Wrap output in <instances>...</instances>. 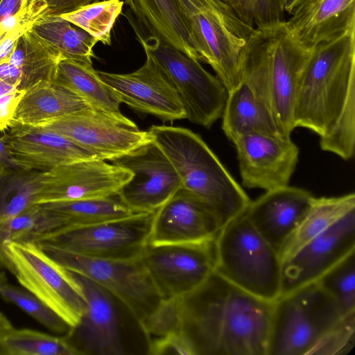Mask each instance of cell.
<instances>
[{
  "label": "cell",
  "instance_id": "cell-13",
  "mask_svg": "<svg viewBox=\"0 0 355 355\" xmlns=\"http://www.w3.org/2000/svg\"><path fill=\"white\" fill-rule=\"evenodd\" d=\"M37 126L66 137L104 161H112L153 140L149 131L141 130L122 114L94 108Z\"/></svg>",
  "mask_w": 355,
  "mask_h": 355
},
{
  "label": "cell",
  "instance_id": "cell-43",
  "mask_svg": "<svg viewBox=\"0 0 355 355\" xmlns=\"http://www.w3.org/2000/svg\"><path fill=\"white\" fill-rule=\"evenodd\" d=\"M24 91L15 90L0 96V130L6 131L15 124L14 114Z\"/></svg>",
  "mask_w": 355,
  "mask_h": 355
},
{
  "label": "cell",
  "instance_id": "cell-6",
  "mask_svg": "<svg viewBox=\"0 0 355 355\" xmlns=\"http://www.w3.org/2000/svg\"><path fill=\"white\" fill-rule=\"evenodd\" d=\"M345 314L317 282L281 295L273 304L267 355H309Z\"/></svg>",
  "mask_w": 355,
  "mask_h": 355
},
{
  "label": "cell",
  "instance_id": "cell-42",
  "mask_svg": "<svg viewBox=\"0 0 355 355\" xmlns=\"http://www.w3.org/2000/svg\"><path fill=\"white\" fill-rule=\"evenodd\" d=\"M148 353L154 355L182 354L193 355L192 348L182 331L170 335L148 345Z\"/></svg>",
  "mask_w": 355,
  "mask_h": 355
},
{
  "label": "cell",
  "instance_id": "cell-44",
  "mask_svg": "<svg viewBox=\"0 0 355 355\" xmlns=\"http://www.w3.org/2000/svg\"><path fill=\"white\" fill-rule=\"evenodd\" d=\"M48 5L46 15L60 16L98 0H44Z\"/></svg>",
  "mask_w": 355,
  "mask_h": 355
},
{
  "label": "cell",
  "instance_id": "cell-37",
  "mask_svg": "<svg viewBox=\"0 0 355 355\" xmlns=\"http://www.w3.org/2000/svg\"><path fill=\"white\" fill-rule=\"evenodd\" d=\"M316 282L334 298L345 313L355 311V251Z\"/></svg>",
  "mask_w": 355,
  "mask_h": 355
},
{
  "label": "cell",
  "instance_id": "cell-26",
  "mask_svg": "<svg viewBox=\"0 0 355 355\" xmlns=\"http://www.w3.org/2000/svg\"><path fill=\"white\" fill-rule=\"evenodd\" d=\"M91 108L67 87L55 81H44L24 91L15 109L14 121L15 123L38 125Z\"/></svg>",
  "mask_w": 355,
  "mask_h": 355
},
{
  "label": "cell",
  "instance_id": "cell-11",
  "mask_svg": "<svg viewBox=\"0 0 355 355\" xmlns=\"http://www.w3.org/2000/svg\"><path fill=\"white\" fill-rule=\"evenodd\" d=\"M153 214L141 213L89 225H70L35 242L89 257L135 259L140 257L148 243Z\"/></svg>",
  "mask_w": 355,
  "mask_h": 355
},
{
  "label": "cell",
  "instance_id": "cell-1",
  "mask_svg": "<svg viewBox=\"0 0 355 355\" xmlns=\"http://www.w3.org/2000/svg\"><path fill=\"white\" fill-rule=\"evenodd\" d=\"M178 304L181 330L193 355H267L274 302L214 271Z\"/></svg>",
  "mask_w": 355,
  "mask_h": 355
},
{
  "label": "cell",
  "instance_id": "cell-40",
  "mask_svg": "<svg viewBox=\"0 0 355 355\" xmlns=\"http://www.w3.org/2000/svg\"><path fill=\"white\" fill-rule=\"evenodd\" d=\"M148 345L181 332L178 298L163 300L156 311L140 324Z\"/></svg>",
  "mask_w": 355,
  "mask_h": 355
},
{
  "label": "cell",
  "instance_id": "cell-23",
  "mask_svg": "<svg viewBox=\"0 0 355 355\" xmlns=\"http://www.w3.org/2000/svg\"><path fill=\"white\" fill-rule=\"evenodd\" d=\"M315 198L304 189L288 185L266 191L254 201L251 200L243 213L280 255Z\"/></svg>",
  "mask_w": 355,
  "mask_h": 355
},
{
  "label": "cell",
  "instance_id": "cell-47",
  "mask_svg": "<svg viewBox=\"0 0 355 355\" xmlns=\"http://www.w3.org/2000/svg\"><path fill=\"white\" fill-rule=\"evenodd\" d=\"M0 164L4 167H16L12 163L2 137H0Z\"/></svg>",
  "mask_w": 355,
  "mask_h": 355
},
{
  "label": "cell",
  "instance_id": "cell-33",
  "mask_svg": "<svg viewBox=\"0 0 355 355\" xmlns=\"http://www.w3.org/2000/svg\"><path fill=\"white\" fill-rule=\"evenodd\" d=\"M62 215L70 225H89L128 218L137 212L116 195L41 204Z\"/></svg>",
  "mask_w": 355,
  "mask_h": 355
},
{
  "label": "cell",
  "instance_id": "cell-27",
  "mask_svg": "<svg viewBox=\"0 0 355 355\" xmlns=\"http://www.w3.org/2000/svg\"><path fill=\"white\" fill-rule=\"evenodd\" d=\"M64 55L31 30L17 40L6 60L20 76L18 90L25 91L44 81H54L57 67ZM4 62V61H3Z\"/></svg>",
  "mask_w": 355,
  "mask_h": 355
},
{
  "label": "cell",
  "instance_id": "cell-19",
  "mask_svg": "<svg viewBox=\"0 0 355 355\" xmlns=\"http://www.w3.org/2000/svg\"><path fill=\"white\" fill-rule=\"evenodd\" d=\"M146 55L144 64L132 73H97L116 93L120 102L135 111L155 116L164 121L186 119L176 90L152 58Z\"/></svg>",
  "mask_w": 355,
  "mask_h": 355
},
{
  "label": "cell",
  "instance_id": "cell-2",
  "mask_svg": "<svg viewBox=\"0 0 355 355\" xmlns=\"http://www.w3.org/2000/svg\"><path fill=\"white\" fill-rule=\"evenodd\" d=\"M294 128H307L320 148L345 160L355 149V29L311 49L297 90Z\"/></svg>",
  "mask_w": 355,
  "mask_h": 355
},
{
  "label": "cell",
  "instance_id": "cell-46",
  "mask_svg": "<svg viewBox=\"0 0 355 355\" xmlns=\"http://www.w3.org/2000/svg\"><path fill=\"white\" fill-rule=\"evenodd\" d=\"M14 329L10 321L2 314L0 316V345Z\"/></svg>",
  "mask_w": 355,
  "mask_h": 355
},
{
  "label": "cell",
  "instance_id": "cell-15",
  "mask_svg": "<svg viewBox=\"0 0 355 355\" xmlns=\"http://www.w3.org/2000/svg\"><path fill=\"white\" fill-rule=\"evenodd\" d=\"M111 162L132 173L117 196L137 212L155 213L182 187L174 166L153 140Z\"/></svg>",
  "mask_w": 355,
  "mask_h": 355
},
{
  "label": "cell",
  "instance_id": "cell-30",
  "mask_svg": "<svg viewBox=\"0 0 355 355\" xmlns=\"http://www.w3.org/2000/svg\"><path fill=\"white\" fill-rule=\"evenodd\" d=\"M67 226L66 219L56 211L41 204L29 206L0 225V266L9 270L10 264L4 249L6 241H37Z\"/></svg>",
  "mask_w": 355,
  "mask_h": 355
},
{
  "label": "cell",
  "instance_id": "cell-25",
  "mask_svg": "<svg viewBox=\"0 0 355 355\" xmlns=\"http://www.w3.org/2000/svg\"><path fill=\"white\" fill-rule=\"evenodd\" d=\"M150 35L200 62L189 23L177 0H125Z\"/></svg>",
  "mask_w": 355,
  "mask_h": 355
},
{
  "label": "cell",
  "instance_id": "cell-5",
  "mask_svg": "<svg viewBox=\"0 0 355 355\" xmlns=\"http://www.w3.org/2000/svg\"><path fill=\"white\" fill-rule=\"evenodd\" d=\"M189 23L200 61L209 64L230 92L241 83L248 40L255 31L220 0H177Z\"/></svg>",
  "mask_w": 355,
  "mask_h": 355
},
{
  "label": "cell",
  "instance_id": "cell-50",
  "mask_svg": "<svg viewBox=\"0 0 355 355\" xmlns=\"http://www.w3.org/2000/svg\"><path fill=\"white\" fill-rule=\"evenodd\" d=\"M7 282V278L5 272H0V286L4 283Z\"/></svg>",
  "mask_w": 355,
  "mask_h": 355
},
{
  "label": "cell",
  "instance_id": "cell-38",
  "mask_svg": "<svg viewBox=\"0 0 355 355\" xmlns=\"http://www.w3.org/2000/svg\"><path fill=\"white\" fill-rule=\"evenodd\" d=\"M245 24L263 28L283 21V0H220Z\"/></svg>",
  "mask_w": 355,
  "mask_h": 355
},
{
  "label": "cell",
  "instance_id": "cell-48",
  "mask_svg": "<svg viewBox=\"0 0 355 355\" xmlns=\"http://www.w3.org/2000/svg\"><path fill=\"white\" fill-rule=\"evenodd\" d=\"M306 0H283L284 12L293 15L295 11Z\"/></svg>",
  "mask_w": 355,
  "mask_h": 355
},
{
  "label": "cell",
  "instance_id": "cell-31",
  "mask_svg": "<svg viewBox=\"0 0 355 355\" xmlns=\"http://www.w3.org/2000/svg\"><path fill=\"white\" fill-rule=\"evenodd\" d=\"M46 171L0 164V225L35 204Z\"/></svg>",
  "mask_w": 355,
  "mask_h": 355
},
{
  "label": "cell",
  "instance_id": "cell-24",
  "mask_svg": "<svg viewBox=\"0 0 355 355\" xmlns=\"http://www.w3.org/2000/svg\"><path fill=\"white\" fill-rule=\"evenodd\" d=\"M286 24L304 48L355 29V0H306Z\"/></svg>",
  "mask_w": 355,
  "mask_h": 355
},
{
  "label": "cell",
  "instance_id": "cell-51",
  "mask_svg": "<svg viewBox=\"0 0 355 355\" xmlns=\"http://www.w3.org/2000/svg\"><path fill=\"white\" fill-rule=\"evenodd\" d=\"M2 315V313L0 312V316Z\"/></svg>",
  "mask_w": 355,
  "mask_h": 355
},
{
  "label": "cell",
  "instance_id": "cell-10",
  "mask_svg": "<svg viewBox=\"0 0 355 355\" xmlns=\"http://www.w3.org/2000/svg\"><path fill=\"white\" fill-rule=\"evenodd\" d=\"M221 118L223 130L232 143L248 132L282 135L272 107L266 57L255 31L245 46L241 83L228 92Z\"/></svg>",
  "mask_w": 355,
  "mask_h": 355
},
{
  "label": "cell",
  "instance_id": "cell-16",
  "mask_svg": "<svg viewBox=\"0 0 355 355\" xmlns=\"http://www.w3.org/2000/svg\"><path fill=\"white\" fill-rule=\"evenodd\" d=\"M233 144L243 187L266 191L289 185L300 154L291 137L248 132Z\"/></svg>",
  "mask_w": 355,
  "mask_h": 355
},
{
  "label": "cell",
  "instance_id": "cell-12",
  "mask_svg": "<svg viewBox=\"0 0 355 355\" xmlns=\"http://www.w3.org/2000/svg\"><path fill=\"white\" fill-rule=\"evenodd\" d=\"M215 239L198 243L146 245L140 259L163 300L188 295L215 271Z\"/></svg>",
  "mask_w": 355,
  "mask_h": 355
},
{
  "label": "cell",
  "instance_id": "cell-7",
  "mask_svg": "<svg viewBox=\"0 0 355 355\" xmlns=\"http://www.w3.org/2000/svg\"><path fill=\"white\" fill-rule=\"evenodd\" d=\"M137 40L176 90L186 119L209 128L221 118L228 92L220 80L208 72L200 61L161 39L144 37L135 29Z\"/></svg>",
  "mask_w": 355,
  "mask_h": 355
},
{
  "label": "cell",
  "instance_id": "cell-14",
  "mask_svg": "<svg viewBox=\"0 0 355 355\" xmlns=\"http://www.w3.org/2000/svg\"><path fill=\"white\" fill-rule=\"evenodd\" d=\"M264 51L268 70L272 102L276 122L283 136L291 137L295 98L310 50L302 46L288 28L286 21L256 28Z\"/></svg>",
  "mask_w": 355,
  "mask_h": 355
},
{
  "label": "cell",
  "instance_id": "cell-29",
  "mask_svg": "<svg viewBox=\"0 0 355 355\" xmlns=\"http://www.w3.org/2000/svg\"><path fill=\"white\" fill-rule=\"evenodd\" d=\"M353 210H355L354 193L336 197L315 198L300 224L283 247L280 252L282 262Z\"/></svg>",
  "mask_w": 355,
  "mask_h": 355
},
{
  "label": "cell",
  "instance_id": "cell-9",
  "mask_svg": "<svg viewBox=\"0 0 355 355\" xmlns=\"http://www.w3.org/2000/svg\"><path fill=\"white\" fill-rule=\"evenodd\" d=\"M37 244L68 270L83 275L108 291L127 307L139 325L163 300L140 257L126 260L89 257L50 245Z\"/></svg>",
  "mask_w": 355,
  "mask_h": 355
},
{
  "label": "cell",
  "instance_id": "cell-39",
  "mask_svg": "<svg viewBox=\"0 0 355 355\" xmlns=\"http://www.w3.org/2000/svg\"><path fill=\"white\" fill-rule=\"evenodd\" d=\"M355 344V311L345 314L309 355H347Z\"/></svg>",
  "mask_w": 355,
  "mask_h": 355
},
{
  "label": "cell",
  "instance_id": "cell-35",
  "mask_svg": "<svg viewBox=\"0 0 355 355\" xmlns=\"http://www.w3.org/2000/svg\"><path fill=\"white\" fill-rule=\"evenodd\" d=\"M123 3L121 0L98 1L60 16L85 31L98 42L110 45L112 29Z\"/></svg>",
  "mask_w": 355,
  "mask_h": 355
},
{
  "label": "cell",
  "instance_id": "cell-34",
  "mask_svg": "<svg viewBox=\"0 0 355 355\" xmlns=\"http://www.w3.org/2000/svg\"><path fill=\"white\" fill-rule=\"evenodd\" d=\"M0 354L79 355V353L66 336L15 328L0 345Z\"/></svg>",
  "mask_w": 355,
  "mask_h": 355
},
{
  "label": "cell",
  "instance_id": "cell-8",
  "mask_svg": "<svg viewBox=\"0 0 355 355\" xmlns=\"http://www.w3.org/2000/svg\"><path fill=\"white\" fill-rule=\"evenodd\" d=\"M5 254L12 272L31 293L72 329L86 309L81 286L73 273L49 256L35 241H6Z\"/></svg>",
  "mask_w": 355,
  "mask_h": 355
},
{
  "label": "cell",
  "instance_id": "cell-21",
  "mask_svg": "<svg viewBox=\"0 0 355 355\" xmlns=\"http://www.w3.org/2000/svg\"><path fill=\"white\" fill-rule=\"evenodd\" d=\"M221 223L211 208L180 187L153 215L148 243H198L214 239Z\"/></svg>",
  "mask_w": 355,
  "mask_h": 355
},
{
  "label": "cell",
  "instance_id": "cell-22",
  "mask_svg": "<svg viewBox=\"0 0 355 355\" xmlns=\"http://www.w3.org/2000/svg\"><path fill=\"white\" fill-rule=\"evenodd\" d=\"M16 167L47 171L54 167L98 159L71 139L37 125L15 123L3 136Z\"/></svg>",
  "mask_w": 355,
  "mask_h": 355
},
{
  "label": "cell",
  "instance_id": "cell-32",
  "mask_svg": "<svg viewBox=\"0 0 355 355\" xmlns=\"http://www.w3.org/2000/svg\"><path fill=\"white\" fill-rule=\"evenodd\" d=\"M31 31L64 58L92 62L96 57L93 49L98 42L60 16L45 15L33 24Z\"/></svg>",
  "mask_w": 355,
  "mask_h": 355
},
{
  "label": "cell",
  "instance_id": "cell-3",
  "mask_svg": "<svg viewBox=\"0 0 355 355\" xmlns=\"http://www.w3.org/2000/svg\"><path fill=\"white\" fill-rule=\"evenodd\" d=\"M148 131L174 166L182 187L207 204L222 227L245 210L251 200L198 135L164 125Z\"/></svg>",
  "mask_w": 355,
  "mask_h": 355
},
{
  "label": "cell",
  "instance_id": "cell-36",
  "mask_svg": "<svg viewBox=\"0 0 355 355\" xmlns=\"http://www.w3.org/2000/svg\"><path fill=\"white\" fill-rule=\"evenodd\" d=\"M0 296L14 304L53 333L67 336L72 328L51 308L26 289L7 282L0 286Z\"/></svg>",
  "mask_w": 355,
  "mask_h": 355
},
{
  "label": "cell",
  "instance_id": "cell-45",
  "mask_svg": "<svg viewBox=\"0 0 355 355\" xmlns=\"http://www.w3.org/2000/svg\"><path fill=\"white\" fill-rule=\"evenodd\" d=\"M29 0H0V23L22 8Z\"/></svg>",
  "mask_w": 355,
  "mask_h": 355
},
{
  "label": "cell",
  "instance_id": "cell-28",
  "mask_svg": "<svg viewBox=\"0 0 355 355\" xmlns=\"http://www.w3.org/2000/svg\"><path fill=\"white\" fill-rule=\"evenodd\" d=\"M54 81L74 92L94 109L121 114L117 95L101 79L92 62L63 58L58 64Z\"/></svg>",
  "mask_w": 355,
  "mask_h": 355
},
{
  "label": "cell",
  "instance_id": "cell-4",
  "mask_svg": "<svg viewBox=\"0 0 355 355\" xmlns=\"http://www.w3.org/2000/svg\"><path fill=\"white\" fill-rule=\"evenodd\" d=\"M243 212L215 239V272L247 293L274 302L282 293L280 255Z\"/></svg>",
  "mask_w": 355,
  "mask_h": 355
},
{
  "label": "cell",
  "instance_id": "cell-49",
  "mask_svg": "<svg viewBox=\"0 0 355 355\" xmlns=\"http://www.w3.org/2000/svg\"><path fill=\"white\" fill-rule=\"evenodd\" d=\"M16 89L13 86L0 79V96L12 92Z\"/></svg>",
  "mask_w": 355,
  "mask_h": 355
},
{
  "label": "cell",
  "instance_id": "cell-41",
  "mask_svg": "<svg viewBox=\"0 0 355 355\" xmlns=\"http://www.w3.org/2000/svg\"><path fill=\"white\" fill-rule=\"evenodd\" d=\"M48 5L44 0H29L15 14L0 23V37H19L31 29L33 24L47 15Z\"/></svg>",
  "mask_w": 355,
  "mask_h": 355
},
{
  "label": "cell",
  "instance_id": "cell-20",
  "mask_svg": "<svg viewBox=\"0 0 355 355\" xmlns=\"http://www.w3.org/2000/svg\"><path fill=\"white\" fill-rule=\"evenodd\" d=\"M71 272L81 286L87 305L79 322L66 337L79 354H123L115 297L89 278Z\"/></svg>",
  "mask_w": 355,
  "mask_h": 355
},
{
  "label": "cell",
  "instance_id": "cell-18",
  "mask_svg": "<svg viewBox=\"0 0 355 355\" xmlns=\"http://www.w3.org/2000/svg\"><path fill=\"white\" fill-rule=\"evenodd\" d=\"M131 177L128 169L97 159L58 166L46 171L35 204L114 196Z\"/></svg>",
  "mask_w": 355,
  "mask_h": 355
},
{
  "label": "cell",
  "instance_id": "cell-17",
  "mask_svg": "<svg viewBox=\"0 0 355 355\" xmlns=\"http://www.w3.org/2000/svg\"><path fill=\"white\" fill-rule=\"evenodd\" d=\"M354 251L355 210L308 241L282 263L281 295L318 281Z\"/></svg>",
  "mask_w": 355,
  "mask_h": 355
}]
</instances>
